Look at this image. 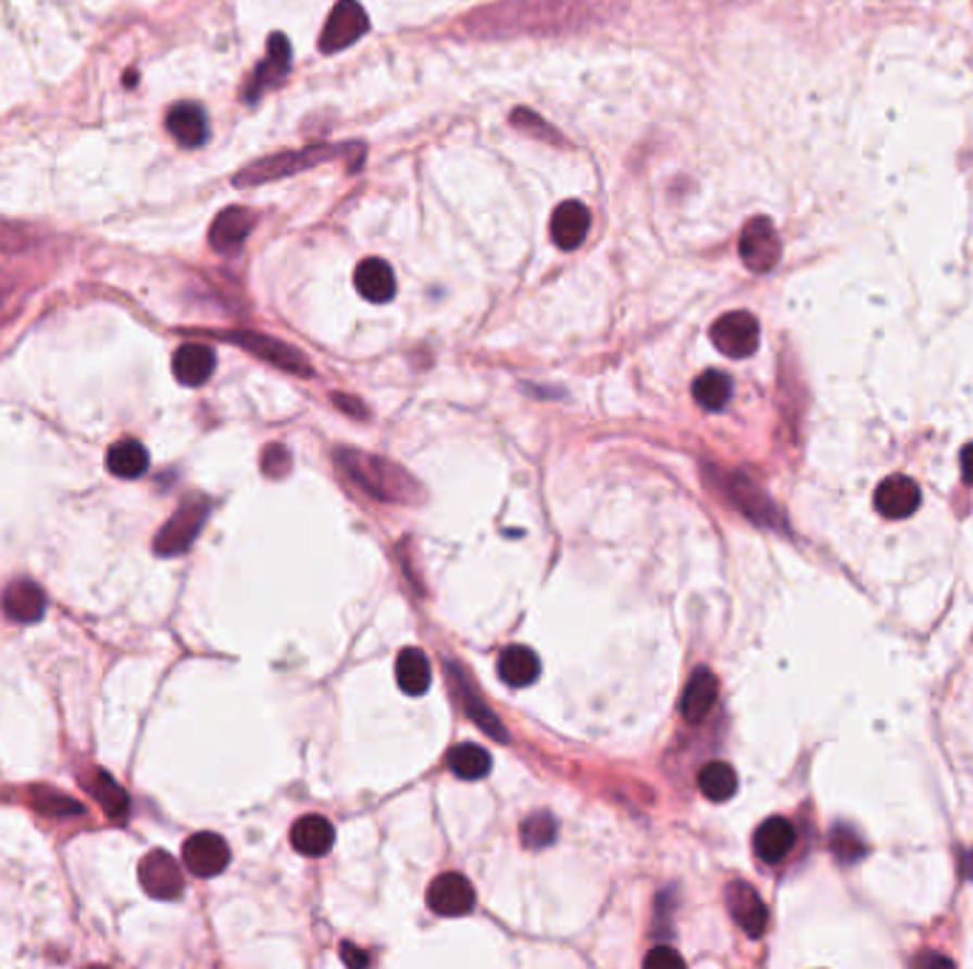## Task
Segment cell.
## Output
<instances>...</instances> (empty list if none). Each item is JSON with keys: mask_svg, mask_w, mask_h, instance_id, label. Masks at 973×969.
I'll list each match as a JSON object with an SVG mask.
<instances>
[{"mask_svg": "<svg viewBox=\"0 0 973 969\" xmlns=\"http://www.w3.org/2000/svg\"><path fill=\"white\" fill-rule=\"evenodd\" d=\"M726 910L740 930L749 939H760L769 924V910H765L763 898L751 884L746 881H732L726 888Z\"/></svg>", "mask_w": 973, "mask_h": 969, "instance_id": "9", "label": "cell"}, {"mask_svg": "<svg viewBox=\"0 0 973 969\" xmlns=\"http://www.w3.org/2000/svg\"><path fill=\"white\" fill-rule=\"evenodd\" d=\"M225 339L239 344V348H246L248 353L260 355V358L271 362L274 367H283V370L297 373V376H311V364H308L305 355L290 348V344H285V341H276L262 334H228Z\"/></svg>", "mask_w": 973, "mask_h": 969, "instance_id": "12", "label": "cell"}, {"mask_svg": "<svg viewBox=\"0 0 973 969\" xmlns=\"http://www.w3.org/2000/svg\"><path fill=\"white\" fill-rule=\"evenodd\" d=\"M339 461L345 464L348 475L359 487H364L373 498L382 501H408V492H413V483L399 466L387 464L382 458L359 455V452H342Z\"/></svg>", "mask_w": 973, "mask_h": 969, "instance_id": "1", "label": "cell"}, {"mask_svg": "<svg viewBox=\"0 0 973 969\" xmlns=\"http://www.w3.org/2000/svg\"><path fill=\"white\" fill-rule=\"evenodd\" d=\"M709 336L714 348L728 358H749L760 344V325L751 313L735 311L718 318Z\"/></svg>", "mask_w": 973, "mask_h": 969, "instance_id": "4", "label": "cell"}, {"mask_svg": "<svg viewBox=\"0 0 973 969\" xmlns=\"http://www.w3.org/2000/svg\"><path fill=\"white\" fill-rule=\"evenodd\" d=\"M797 844V830L795 825L783 816H772L765 819L763 825L754 833V853H758L760 861L765 865H781L788 853L795 851Z\"/></svg>", "mask_w": 973, "mask_h": 969, "instance_id": "16", "label": "cell"}, {"mask_svg": "<svg viewBox=\"0 0 973 969\" xmlns=\"http://www.w3.org/2000/svg\"><path fill=\"white\" fill-rule=\"evenodd\" d=\"M691 395L703 410H723L732 399V378L721 370H707L703 376L695 378Z\"/></svg>", "mask_w": 973, "mask_h": 969, "instance_id": "30", "label": "cell"}, {"mask_svg": "<svg viewBox=\"0 0 973 969\" xmlns=\"http://www.w3.org/2000/svg\"><path fill=\"white\" fill-rule=\"evenodd\" d=\"M922 504L920 487L916 481L906 478V475H894L888 481H883L874 492V506H877L880 515L891 520H902L908 515H914Z\"/></svg>", "mask_w": 973, "mask_h": 969, "instance_id": "14", "label": "cell"}, {"mask_svg": "<svg viewBox=\"0 0 973 969\" xmlns=\"http://www.w3.org/2000/svg\"><path fill=\"white\" fill-rule=\"evenodd\" d=\"M558 836V821L550 814H533L524 819L521 825V842L529 851H541V847H550Z\"/></svg>", "mask_w": 973, "mask_h": 969, "instance_id": "31", "label": "cell"}, {"mask_svg": "<svg viewBox=\"0 0 973 969\" xmlns=\"http://www.w3.org/2000/svg\"><path fill=\"white\" fill-rule=\"evenodd\" d=\"M342 154V149H334V146H308V149L299 151H283V154L265 156L260 163L248 165L234 177V186L251 188V186H265L271 179L290 177V174H299V171L316 168L320 163L330 160V156Z\"/></svg>", "mask_w": 973, "mask_h": 969, "instance_id": "2", "label": "cell"}, {"mask_svg": "<svg viewBox=\"0 0 973 969\" xmlns=\"http://www.w3.org/2000/svg\"><path fill=\"white\" fill-rule=\"evenodd\" d=\"M781 237H777L772 219L754 216L746 223L744 234H740V260L749 270H754V274L774 270L781 262Z\"/></svg>", "mask_w": 973, "mask_h": 969, "instance_id": "6", "label": "cell"}, {"mask_svg": "<svg viewBox=\"0 0 973 969\" xmlns=\"http://www.w3.org/2000/svg\"><path fill=\"white\" fill-rule=\"evenodd\" d=\"M832 847H834V853H837V858H840L843 865H851V861L862 858V853H865V844H862L860 839H857V833L851 828H837V830H834Z\"/></svg>", "mask_w": 973, "mask_h": 969, "instance_id": "34", "label": "cell"}, {"mask_svg": "<svg viewBox=\"0 0 973 969\" xmlns=\"http://www.w3.org/2000/svg\"><path fill=\"white\" fill-rule=\"evenodd\" d=\"M714 703H718V680L709 668H698L686 682L684 700H681L684 719L689 726H700L714 708Z\"/></svg>", "mask_w": 973, "mask_h": 969, "instance_id": "20", "label": "cell"}, {"mask_svg": "<svg viewBox=\"0 0 973 969\" xmlns=\"http://www.w3.org/2000/svg\"><path fill=\"white\" fill-rule=\"evenodd\" d=\"M450 685H453L456 696L461 700V708L467 710L470 717H473V722H476L484 733H490L492 740L498 742H510V733H507L504 726L498 722L496 714L478 700V691L476 685L470 682L467 671H461L459 666H450Z\"/></svg>", "mask_w": 973, "mask_h": 969, "instance_id": "15", "label": "cell"}, {"mask_svg": "<svg viewBox=\"0 0 973 969\" xmlns=\"http://www.w3.org/2000/svg\"><path fill=\"white\" fill-rule=\"evenodd\" d=\"M589 223H592V219H589V211L581 205V202L575 200L561 202L550 219L552 242H556L561 251H575V248L584 244V239H587Z\"/></svg>", "mask_w": 973, "mask_h": 969, "instance_id": "18", "label": "cell"}, {"mask_svg": "<svg viewBox=\"0 0 973 969\" xmlns=\"http://www.w3.org/2000/svg\"><path fill=\"white\" fill-rule=\"evenodd\" d=\"M962 478L973 487V444H968L962 452Z\"/></svg>", "mask_w": 973, "mask_h": 969, "instance_id": "39", "label": "cell"}, {"mask_svg": "<svg viewBox=\"0 0 973 969\" xmlns=\"http://www.w3.org/2000/svg\"><path fill=\"white\" fill-rule=\"evenodd\" d=\"M140 884L142 890L157 902H174L186 890V879L179 870L177 858L165 851H151L140 861Z\"/></svg>", "mask_w": 973, "mask_h": 969, "instance_id": "7", "label": "cell"}, {"mask_svg": "<svg viewBox=\"0 0 973 969\" xmlns=\"http://www.w3.org/2000/svg\"><path fill=\"white\" fill-rule=\"evenodd\" d=\"M538 674H541V659L527 645H507L498 654V677L510 689H527L538 680Z\"/></svg>", "mask_w": 973, "mask_h": 969, "instance_id": "21", "label": "cell"}, {"mask_svg": "<svg viewBox=\"0 0 973 969\" xmlns=\"http://www.w3.org/2000/svg\"><path fill=\"white\" fill-rule=\"evenodd\" d=\"M216 355L209 344H200V341H188L174 353L172 370L179 385L186 387H200L205 385L211 376H214Z\"/></svg>", "mask_w": 973, "mask_h": 969, "instance_id": "19", "label": "cell"}, {"mask_svg": "<svg viewBox=\"0 0 973 969\" xmlns=\"http://www.w3.org/2000/svg\"><path fill=\"white\" fill-rule=\"evenodd\" d=\"M334 825L325 819V816H302L297 819V825L290 828V844L294 851L302 853V856H325L330 847H334Z\"/></svg>", "mask_w": 973, "mask_h": 969, "instance_id": "22", "label": "cell"}, {"mask_svg": "<svg viewBox=\"0 0 973 969\" xmlns=\"http://www.w3.org/2000/svg\"><path fill=\"white\" fill-rule=\"evenodd\" d=\"M290 68V43L283 32H276L267 40V58L262 60L260 66L253 68L251 83L246 86V103H257L267 89H274L288 77Z\"/></svg>", "mask_w": 973, "mask_h": 969, "instance_id": "10", "label": "cell"}, {"mask_svg": "<svg viewBox=\"0 0 973 969\" xmlns=\"http://www.w3.org/2000/svg\"><path fill=\"white\" fill-rule=\"evenodd\" d=\"M726 487H728V495H732V501H735V504L746 512V518L758 520V524H763V526L777 524V509H774L772 501H769V498H765L763 492L754 487V483L746 481L744 475H732Z\"/></svg>", "mask_w": 973, "mask_h": 969, "instance_id": "26", "label": "cell"}, {"mask_svg": "<svg viewBox=\"0 0 973 969\" xmlns=\"http://www.w3.org/2000/svg\"><path fill=\"white\" fill-rule=\"evenodd\" d=\"M3 612L17 622H38L46 612V594L32 580H15L3 592Z\"/></svg>", "mask_w": 973, "mask_h": 969, "instance_id": "23", "label": "cell"}, {"mask_svg": "<svg viewBox=\"0 0 973 969\" xmlns=\"http://www.w3.org/2000/svg\"><path fill=\"white\" fill-rule=\"evenodd\" d=\"M367 29H371V21H367L362 3L359 0H339L320 35V52H342L350 43H357Z\"/></svg>", "mask_w": 973, "mask_h": 969, "instance_id": "5", "label": "cell"}, {"mask_svg": "<svg viewBox=\"0 0 973 969\" xmlns=\"http://www.w3.org/2000/svg\"><path fill=\"white\" fill-rule=\"evenodd\" d=\"M209 518V501H200V498H194V501H186V504L179 506L177 512L172 515V520L157 532L154 538V552L163 557H172V555H183L188 546L194 543V538L200 534L202 524Z\"/></svg>", "mask_w": 973, "mask_h": 969, "instance_id": "3", "label": "cell"}, {"mask_svg": "<svg viewBox=\"0 0 973 969\" xmlns=\"http://www.w3.org/2000/svg\"><path fill=\"white\" fill-rule=\"evenodd\" d=\"M359 297L373 304H385L396 297V276L385 260H364L357 267Z\"/></svg>", "mask_w": 973, "mask_h": 969, "instance_id": "24", "label": "cell"}, {"mask_svg": "<svg viewBox=\"0 0 973 969\" xmlns=\"http://www.w3.org/2000/svg\"><path fill=\"white\" fill-rule=\"evenodd\" d=\"M644 967L649 969L684 967V955L677 953L675 947H654L652 953H647V958H644Z\"/></svg>", "mask_w": 973, "mask_h": 969, "instance_id": "36", "label": "cell"}, {"mask_svg": "<svg viewBox=\"0 0 973 969\" xmlns=\"http://www.w3.org/2000/svg\"><path fill=\"white\" fill-rule=\"evenodd\" d=\"M962 873H965V879H973V847L962 856Z\"/></svg>", "mask_w": 973, "mask_h": 969, "instance_id": "40", "label": "cell"}, {"mask_svg": "<svg viewBox=\"0 0 973 969\" xmlns=\"http://www.w3.org/2000/svg\"><path fill=\"white\" fill-rule=\"evenodd\" d=\"M342 961L350 964V967H364L371 958H367V953L353 947V944H342Z\"/></svg>", "mask_w": 973, "mask_h": 969, "instance_id": "38", "label": "cell"}, {"mask_svg": "<svg viewBox=\"0 0 973 969\" xmlns=\"http://www.w3.org/2000/svg\"><path fill=\"white\" fill-rule=\"evenodd\" d=\"M165 128L183 149H200L209 140V117L200 103H177L165 117Z\"/></svg>", "mask_w": 973, "mask_h": 969, "instance_id": "17", "label": "cell"}, {"mask_svg": "<svg viewBox=\"0 0 973 969\" xmlns=\"http://www.w3.org/2000/svg\"><path fill=\"white\" fill-rule=\"evenodd\" d=\"M510 119H513V123L519 128H524V131H541V134H547V137H556V140H558V134L552 131V128L547 126V123H544L541 117H538V114L527 112V109H519V112H515Z\"/></svg>", "mask_w": 973, "mask_h": 969, "instance_id": "37", "label": "cell"}, {"mask_svg": "<svg viewBox=\"0 0 973 969\" xmlns=\"http://www.w3.org/2000/svg\"><path fill=\"white\" fill-rule=\"evenodd\" d=\"M105 469L114 475V478H123V481H134V478H140L146 475L149 469V452L140 441H134V438H123L117 444L109 450L105 455Z\"/></svg>", "mask_w": 973, "mask_h": 969, "instance_id": "27", "label": "cell"}, {"mask_svg": "<svg viewBox=\"0 0 973 969\" xmlns=\"http://www.w3.org/2000/svg\"><path fill=\"white\" fill-rule=\"evenodd\" d=\"M35 807H38L40 814H52V816H80L83 814V805L75 800H68L63 793H54V791H35Z\"/></svg>", "mask_w": 973, "mask_h": 969, "instance_id": "33", "label": "cell"}, {"mask_svg": "<svg viewBox=\"0 0 973 969\" xmlns=\"http://www.w3.org/2000/svg\"><path fill=\"white\" fill-rule=\"evenodd\" d=\"M262 469H265L267 478H283V475H288L290 473V452L279 444L267 446L265 455H262Z\"/></svg>", "mask_w": 973, "mask_h": 969, "instance_id": "35", "label": "cell"}, {"mask_svg": "<svg viewBox=\"0 0 973 969\" xmlns=\"http://www.w3.org/2000/svg\"><path fill=\"white\" fill-rule=\"evenodd\" d=\"M353 401H357V399H345V395H336V404H339V407L348 410V413H350V410H357L359 415H364V410H362V407H357V404H353Z\"/></svg>", "mask_w": 973, "mask_h": 969, "instance_id": "41", "label": "cell"}, {"mask_svg": "<svg viewBox=\"0 0 973 969\" xmlns=\"http://www.w3.org/2000/svg\"><path fill=\"white\" fill-rule=\"evenodd\" d=\"M396 682L408 696L427 694L433 682V668L422 649H404L399 654V659H396Z\"/></svg>", "mask_w": 973, "mask_h": 969, "instance_id": "25", "label": "cell"}, {"mask_svg": "<svg viewBox=\"0 0 973 969\" xmlns=\"http://www.w3.org/2000/svg\"><path fill=\"white\" fill-rule=\"evenodd\" d=\"M183 861L191 870L194 876L200 879H214L228 867L230 851L223 836L216 833H194L186 844H183Z\"/></svg>", "mask_w": 973, "mask_h": 969, "instance_id": "11", "label": "cell"}, {"mask_svg": "<svg viewBox=\"0 0 973 969\" xmlns=\"http://www.w3.org/2000/svg\"><path fill=\"white\" fill-rule=\"evenodd\" d=\"M427 907L445 918L467 916L476 907V890L461 873H441L427 888Z\"/></svg>", "mask_w": 973, "mask_h": 969, "instance_id": "8", "label": "cell"}, {"mask_svg": "<svg viewBox=\"0 0 973 969\" xmlns=\"http://www.w3.org/2000/svg\"><path fill=\"white\" fill-rule=\"evenodd\" d=\"M698 788L709 802H728L737 793V773L726 763H709L698 773Z\"/></svg>", "mask_w": 973, "mask_h": 969, "instance_id": "28", "label": "cell"}, {"mask_svg": "<svg viewBox=\"0 0 973 969\" xmlns=\"http://www.w3.org/2000/svg\"><path fill=\"white\" fill-rule=\"evenodd\" d=\"M257 225V214L248 211L242 205L225 207L223 214H216V219L211 223L209 242L216 253H234L242 248V242L248 239L251 228Z\"/></svg>", "mask_w": 973, "mask_h": 969, "instance_id": "13", "label": "cell"}, {"mask_svg": "<svg viewBox=\"0 0 973 969\" xmlns=\"http://www.w3.org/2000/svg\"><path fill=\"white\" fill-rule=\"evenodd\" d=\"M91 793H95L97 802L103 805V810L109 816H112V819H123V816H126L128 796H126V791H123V788H120V784L114 782L112 777H105V773H97L95 784H91Z\"/></svg>", "mask_w": 973, "mask_h": 969, "instance_id": "32", "label": "cell"}, {"mask_svg": "<svg viewBox=\"0 0 973 969\" xmlns=\"http://www.w3.org/2000/svg\"><path fill=\"white\" fill-rule=\"evenodd\" d=\"M447 765L459 779H467V782H476L490 773L492 759L490 754L478 745H456L450 754H447Z\"/></svg>", "mask_w": 973, "mask_h": 969, "instance_id": "29", "label": "cell"}]
</instances>
